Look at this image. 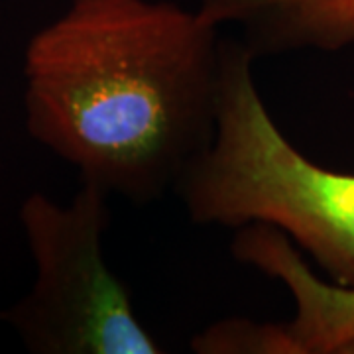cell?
Segmentation results:
<instances>
[{
    "mask_svg": "<svg viewBox=\"0 0 354 354\" xmlns=\"http://www.w3.org/2000/svg\"><path fill=\"white\" fill-rule=\"evenodd\" d=\"M20 223L36 264V279L2 319L30 353L160 354L140 323L128 288L104 262L102 236L111 225L109 193L81 185L67 205L28 195Z\"/></svg>",
    "mask_w": 354,
    "mask_h": 354,
    "instance_id": "obj_3",
    "label": "cell"
},
{
    "mask_svg": "<svg viewBox=\"0 0 354 354\" xmlns=\"http://www.w3.org/2000/svg\"><path fill=\"white\" fill-rule=\"evenodd\" d=\"M252 53L221 41L213 142L191 162L176 193L197 225L278 228L354 290V174L321 167L283 136L258 93Z\"/></svg>",
    "mask_w": 354,
    "mask_h": 354,
    "instance_id": "obj_2",
    "label": "cell"
},
{
    "mask_svg": "<svg viewBox=\"0 0 354 354\" xmlns=\"http://www.w3.org/2000/svg\"><path fill=\"white\" fill-rule=\"evenodd\" d=\"M221 41L174 2L71 0L26 46V130L81 181L148 205L213 142Z\"/></svg>",
    "mask_w": 354,
    "mask_h": 354,
    "instance_id": "obj_1",
    "label": "cell"
},
{
    "mask_svg": "<svg viewBox=\"0 0 354 354\" xmlns=\"http://www.w3.org/2000/svg\"><path fill=\"white\" fill-rule=\"evenodd\" d=\"M211 24H239L254 57L354 46V0H201Z\"/></svg>",
    "mask_w": 354,
    "mask_h": 354,
    "instance_id": "obj_5",
    "label": "cell"
},
{
    "mask_svg": "<svg viewBox=\"0 0 354 354\" xmlns=\"http://www.w3.org/2000/svg\"><path fill=\"white\" fill-rule=\"evenodd\" d=\"M232 256L286 283L295 317L283 325L291 354H346L354 342V290L311 272L290 239L268 225H248L232 242Z\"/></svg>",
    "mask_w": 354,
    "mask_h": 354,
    "instance_id": "obj_4",
    "label": "cell"
}]
</instances>
